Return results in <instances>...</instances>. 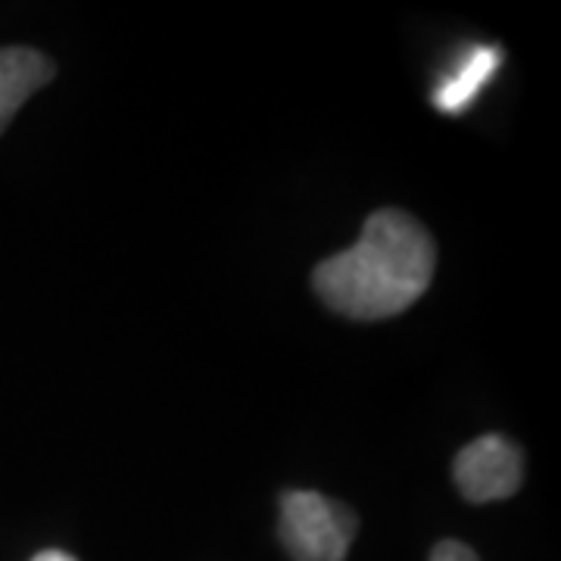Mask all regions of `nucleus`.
Listing matches in <instances>:
<instances>
[{
	"mask_svg": "<svg viewBox=\"0 0 561 561\" xmlns=\"http://www.w3.org/2000/svg\"><path fill=\"white\" fill-rule=\"evenodd\" d=\"M54 76H57V66L41 50H32V47H3L0 50V135L20 113L22 103Z\"/></svg>",
	"mask_w": 561,
	"mask_h": 561,
	"instance_id": "5",
	"label": "nucleus"
},
{
	"mask_svg": "<svg viewBox=\"0 0 561 561\" xmlns=\"http://www.w3.org/2000/svg\"><path fill=\"white\" fill-rule=\"evenodd\" d=\"M278 534L294 561H343L356 537V515L316 490H290L280 496Z\"/></svg>",
	"mask_w": 561,
	"mask_h": 561,
	"instance_id": "2",
	"label": "nucleus"
},
{
	"mask_svg": "<svg viewBox=\"0 0 561 561\" xmlns=\"http://www.w3.org/2000/svg\"><path fill=\"white\" fill-rule=\"evenodd\" d=\"M453 478L468 502L508 500L524 481L522 449L502 434H483L456 456Z\"/></svg>",
	"mask_w": 561,
	"mask_h": 561,
	"instance_id": "3",
	"label": "nucleus"
},
{
	"mask_svg": "<svg viewBox=\"0 0 561 561\" xmlns=\"http://www.w3.org/2000/svg\"><path fill=\"white\" fill-rule=\"evenodd\" d=\"M500 66L502 50L496 44H465L443 66V72L434 81L431 101L443 116H461L481 98V91L500 72Z\"/></svg>",
	"mask_w": 561,
	"mask_h": 561,
	"instance_id": "4",
	"label": "nucleus"
},
{
	"mask_svg": "<svg viewBox=\"0 0 561 561\" xmlns=\"http://www.w3.org/2000/svg\"><path fill=\"white\" fill-rule=\"evenodd\" d=\"M32 561H79V559H72L69 552H60V549H47V552H38Z\"/></svg>",
	"mask_w": 561,
	"mask_h": 561,
	"instance_id": "7",
	"label": "nucleus"
},
{
	"mask_svg": "<svg viewBox=\"0 0 561 561\" xmlns=\"http://www.w3.org/2000/svg\"><path fill=\"white\" fill-rule=\"evenodd\" d=\"M431 561H481V559H478V556H474V549H471V546H465V542L443 540L434 546Z\"/></svg>",
	"mask_w": 561,
	"mask_h": 561,
	"instance_id": "6",
	"label": "nucleus"
},
{
	"mask_svg": "<svg viewBox=\"0 0 561 561\" xmlns=\"http://www.w3.org/2000/svg\"><path fill=\"white\" fill-rule=\"evenodd\" d=\"M434 265L431 231L405 209H378L365 221L359 241L316 265L312 287L346 319H393L424 297Z\"/></svg>",
	"mask_w": 561,
	"mask_h": 561,
	"instance_id": "1",
	"label": "nucleus"
}]
</instances>
